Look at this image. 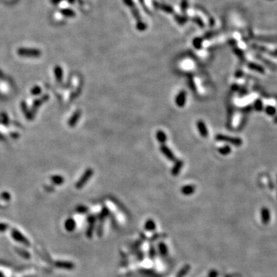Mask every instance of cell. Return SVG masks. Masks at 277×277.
Here are the masks:
<instances>
[{"label": "cell", "instance_id": "6da1fadb", "mask_svg": "<svg viewBox=\"0 0 277 277\" xmlns=\"http://www.w3.org/2000/svg\"><path fill=\"white\" fill-rule=\"evenodd\" d=\"M17 54L22 57L37 58L41 56V51L36 49L29 48H19L17 50Z\"/></svg>", "mask_w": 277, "mask_h": 277}, {"label": "cell", "instance_id": "7a4b0ae2", "mask_svg": "<svg viewBox=\"0 0 277 277\" xmlns=\"http://www.w3.org/2000/svg\"><path fill=\"white\" fill-rule=\"evenodd\" d=\"M215 140L219 141V142H228V143L232 144V145L239 146L242 145V139L240 138H237V137H231L228 136L223 135V134H217L215 137Z\"/></svg>", "mask_w": 277, "mask_h": 277}, {"label": "cell", "instance_id": "3957f363", "mask_svg": "<svg viewBox=\"0 0 277 277\" xmlns=\"http://www.w3.org/2000/svg\"><path fill=\"white\" fill-rule=\"evenodd\" d=\"M93 175V170L89 168L87 169L84 173L82 174V176H81V178L79 179V181L76 183V188L81 189L85 185V184L89 180V179L91 178V176Z\"/></svg>", "mask_w": 277, "mask_h": 277}, {"label": "cell", "instance_id": "277c9868", "mask_svg": "<svg viewBox=\"0 0 277 277\" xmlns=\"http://www.w3.org/2000/svg\"><path fill=\"white\" fill-rule=\"evenodd\" d=\"M160 149L161 152H162V153L164 155V156L166 157V158L170 161H171V162H175V161L176 160V156L174 155L173 152L171 150L168 146H166V144H162V145L160 146Z\"/></svg>", "mask_w": 277, "mask_h": 277}, {"label": "cell", "instance_id": "5b68a950", "mask_svg": "<svg viewBox=\"0 0 277 277\" xmlns=\"http://www.w3.org/2000/svg\"><path fill=\"white\" fill-rule=\"evenodd\" d=\"M186 92L185 90H181L177 96H176L175 102L178 107L182 108L185 106V102H186Z\"/></svg>", "mask_w": 277, "mask_h": 277}, {"label": "cell", "instance_id": "8992f818", "mask_svg": "<svg viewBox=\"0 0 277 277\" xmlns=\"http://www.w3.org/2000/svg\"><path fill=\"white\" fill-rule=\"evenodd\" d=\"M196 127L198 129L199 132H200V136H201L203 138H207L209 135L208 129H207L206 125H205V122L203 120H198L196 122Z\"/></svg>", "mask_w": 277, "mask_h": 277}, {"label": "cell", "instance_id": "52a82bcc", "mask_svg": "<svg viewBox=\"0 0 277 277\" xmlns=\"http://www.w3.org/2000/svg\"><path fill=\"white\" fill-rule=\"evenodd\" d=\"M184 162L182 160H176L174 162V166L171 169V175L173 176H177L180 174V171L183 167Z\"/></svg>", "mask_w": 277, "mask_h": 277}, {"label": "cell", "instance_id": "ba28073f", "mask_svg": "<svg viewBox=\"0 0 277 277\" xmlns=\"http://www.w3.org/2000/svg\"><path fill=\"white\" fill-rule=\"evenodd\" d=\"M195 191V187L193 185H184L181 188L182 194L185 195H190L193 194Z\"/></svg>", "mask_w": 277, "mask_h": 277}, {"label": "cell", "instance_id": "9c48e42d", "mask_svg": "<svg viewBox=\"0 0 277 277\" xmlns=\"http://www.w3.org/2000/svg\"><path fill=\"white\" fill-rule=\"evenodd\" d=\"M12 236L14 237L15 240H16L17 241L21 242V243H24V244H26V245L29 244V242L27 241V240H26V239L25 238V237L23 236V235H22L19 232L16 231V230H13V231L12 232Z\"/></svg>", "mask_w": 277, "mask_h": 277}, {"label": "cell", "instance_id": "30bf717a", "mask_svg": "<svg viewBox=\"0 0 277 277\" xmlns=\"http://www.w3.org/2000/svg\"><path fill=\"white\" fill-rule=\"evenodd\" d=\"M156 137L157 141L162 145V144H165L166 142L167 141V136L166 134V132L162 130H158L156 133Z\"/></svg>", "mask_w": 277, "mask_h": 277}, {"label": "cell", "instance_id": "8fae6325", "mask_svg": "<svg viewBox=\"0 0 277 277\" xmlns=\"http://www.w3.org/2000/svg\"><path fill=\"white\" fill-rule=\"evenodd\" d=\"M231 151H232V149H231V148H230V146H227V145L223 146L220 147V148L218 149V152H220L221 155H223V156L229 155V154L231 152Z\"/></svg>", "mask_w": 277, "mask_h": 277}, {"label": "cell", "instance_id": "7c38bea8", "mask_svg": "<svg viewBox=\"0 0 277 277\" xmlns=\"http://www.w3.org/2000/svg\"><path fill=\"white\" fill-rule=\"evenodd\" d=\"M145 228H146V230H149V231H152V230H154L156 228L155 222H154L152 220H148L146 222Z\"/></svg>", "mask_w": 277, "mask_h": 277}, {"label": "cell", "instance_id": "4fadbf2b", "mask_svg": "<svg viewBox=\"0 0 277 277\" xmlns=\"http://www.w3.org/2000/svg\"><path fill=\"white\" fill-rule=\"evenodd\" d=\"M80 115H81V112L77 111V112H76V113L72 116V117L71 118V119L69 120V126H73L76 123V122L78 121V119H79Z\"/></svg>", "mask_w": 277, "mask_h": 277}, {"label": "cell", "instance_id": "5bb4252c", "mask_svg": "<svg viewBox=\"0 0 277 277\" xmlns=\"http://www.w3.org/2000/svg\"><path fill=\"white\" fill-rule=\"evenodd\" d=\"M65 226H66V229L68 231H72L75 229V221L72 219H69L66 222Z\"/></svg>", "mask_w": 277, "mask_h": 277}, {"label": "cell", "instance_id": "9a60e30c", "mask_svg": "<svg viewBox=\"0 0 277 277\" xmlns=\"http://www.w3.org/2000/svg\"><path fill=\"white\" fill-rule=\"evenodd\" d=\"M55 75H56L58 81H61V79H62V70L59 66H56L55 68Z\"/></svg>", "mask_w": 277, "mask_h": 277}, {"label": "cell", "instance_id": "2e32d148", "mask_svg": "<svg viewBox=\"0 0 277 277\" xmlns=\"http://www.w3.org/2000/svg\"><path fill=\"white\" fill-rule=\"evenodd\" d=\"M61 13L66 17H73L75 16V12L69 9H64L61 10Z\"/></svg>", "mask_w": 277, "mask_h": 277}, {"label": "cell", "instance_id": "e0dca14e", "mask_svg": "<svg viewBox=\"0 0 277 277\" xmlns=\"http://www.w3.org/2000/svg\"><path fill=\"white\" fill-rule=\"evenodd\" d=\"M160 250L161 253H162V254L166 255L167 253V248H166V246L163 244V243H161V244H160Z\"/></svg>", "mask_w": 277, "mask_h": 277}, {"label": "cell", "instance_id": "ac0fdd59", "mask_svg": "<svg viewBox=\"0 0 277 277\" xmlns=\"http://www.w3.org/2000/svg\"><path fill=\"white\" fill-rule=\"evenodd\" d=\"M52 180H53L56 183H61V182H62V181H63V180H62V177H60V176L52 177Z\"/></svg>", "mask_w": 277, "mask_h": 277}, {"label": "cell", "instance_id": "d6986e66", "mask_svg": "<svg viewBox=\"0 0 277 277\" xmlns=\"http://www.w3.org/2000/svg\"><path fill=\"white\" fill-rule=\"evenodd\" d=\"M59 264L60 265H58V266L61 267H66V268H72V265L69 263H59Z\"/></svg>", "mask_w": 277, "mask_h": 277}, {"label": "cell", "instance_id": "ffe728a7", "mask_svg": "<svg viewBox=\"0 0 277 277\" xmlns=\"http://www.w3.org/2000/svg\"><path fill=\"white\" fill-rule=\"evenodd\" d=\"M52 2L57 3V2H60L61 0H52Z\"/></svg>", "mask_w": 277, "mask_h": 277}]
</instances>
